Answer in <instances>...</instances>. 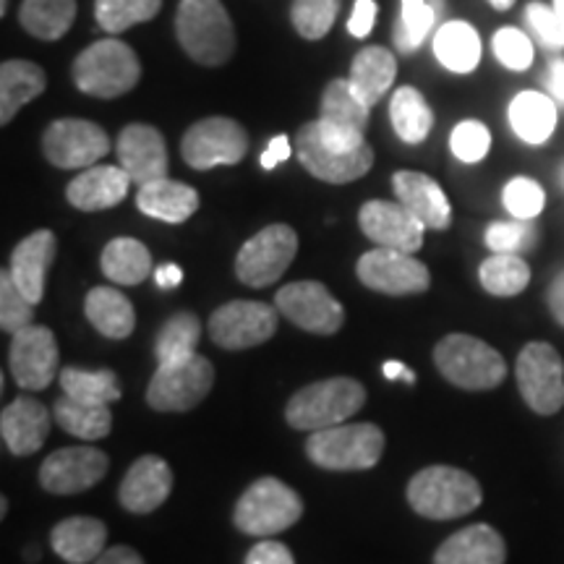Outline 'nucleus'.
I'll return each mask as SVG.
<instances>
[{"instance_id": "obj_64", "label": "nucleus", "mask_w": 564, "mask_h": 564, "mask_svg": "<svg viewBox=\"0 0 564 564\" xmlns=\"http://www.w3.org/2000/svg\"><path fill=\"white\" fill-rule=\"evenodd\" d=\"M562 186H564V167H562Z\"/></svg>"}, {"instance_id": "obj_41", "label": "nucleus", "mask_w": 564, "mask_h": 564, "mask_svg": "<svg viewBox=\"0 0 564 564\" xmlns=\"http://www.w3.org/2000/svg\"><path fill=\"white\" fill-rule=\"evenodd\" d=\"M199 340V316L192 312H178L162 324L158 337H154V356H158V361H171V358L188 356V352H196Z\"/></svg>"}, {"instance_id": "obj_7", "label": "nucleus", "mask_w": 564, "mask_h": 564, "mask_svg": "<svg viewBox=\"0 0 564 564\" xmlns=\"http://www.w3.org/2000/svg\"><path fill=\"white\" fill-rule=\"evenodd\" d=\"M303 499L299 491L282 484L280 478H259L238 499L232 523L246 535L270 539L274 533L288 531L301 520Z\"/></svg>"}, {"instance_id": "obj_34", "label": "nucleus", "mask_w": 564, "mask_h": 564, "mask_svg": "<svg viewBox=\"0 0 564 564\" xmlns=\"http://www.w3.org/2000/svg\"><path fill=\"white\" fill-rule=\"evenodd\" d=\"M434 55L453 74H474L481 63V37L468 21H444L434 34Z\"/></svg>"}, {"instance_id": "obj_57", "label": "nucleus", "mask_w": 564, "mask_h": 564, "mask_svg": "<svg viewBox=\"0 0 564 564\" xmlns=\"http://www.w3.org/2000/svg\"><path fill=\"white\" fill-rule=\"evenodd\" d=\"M154 282H158V288H162V291H173V288H178L183 282V270L178 264H162L154 270Z\"/></svg>"}, {"instance_id": "obj_28", "label": "nucleus", "mask_w": 564, "mask_h": 564, "mask_svg": "<svg viewBox=\"0 0 564 564\" xmlns=\"http://www.w3.org/2000/svg\"><path fill=\"white\" fill-rule=\"evenodd\" d=\"M199 192L188 183L171 181V178H158L139 186L137 192V207L144 212L152 220H162L171 225L186 223L188 217L196 215L199 209Z\"/></svg>"}, {"instance_id": "obj_48", "label": "nucleus", "mask_w": 564, "mask_h": 564, "mask_svg": "<svg viewBox=\"0 0 564 564\" xmlns=\"http://www.w3.org/2000/svg\"><path fill=\"white\" fill-rule=\"evenodd\" d=\"M491 51L497 55V61L510 70H528L533 63V42L523 30H514V26H502L491 37Z\"/></svg>"}, {"instance_id": "obj_46", "label": "nucleus", "mask_w": 564, "mask_h": 564, "mask_svg": "<svg viewBox=\"0 0 564 564\" xmlns=\"http://www.w3.org/2000/svg\"><path fill=\"white\" fill-rule=\"evenodd\" d=\"M502 202L514 220H535L544 212L546 194L541 188V183L525 178V175H518V178H512L505 186Z\"/></svg>"}, {"instance_id": "obj_37", "label": "nucleus", "mask_w": 564, "mask_h": 564, "mask_svg": "<svg viewBox=\"0 0 564 564\" xmlns=\"http://www.w3.org/2000/svg\"><path fill=\"white\" fill-rule=\"evenodd\" d=\"M392 129L405 144H421L434 129V112L415 87L394 89L390 100Z\"/></svg>"}, {"instance_id": "obj_53", "label": "nucleus", "mask_w": 564, "mask_h": 564, "mask_svg": "<svg viewBox=\"0 0 564 564\" xmlns=\"http://www.w3.org/2000/svg\"><path fill=\"white\" fill-rule=\"evenodd\" d=\"M291 154H293L291 139H288L285 133H280V137L270 139V144H267L262 158H259V165H262L264 171H274V167H278L280 162H285Z\"/></svg>"}, {"instance_id": "obj_24", "label": "nucleus", "mask_w": 564, "mask_h": 564, "mask_svg": "<svg viewBox=\"0 0 564 564\" xmlns=\"http://www.w3.org/2000/svg\"><path fill=\"white\" fill-rule=\"evenodd\" d=\"M398 202L413 212L426 230H447L453 225V204L432 175L419 171H398L392 175Z\"/></svg>"}, {"instance_id": "obj_45", "label": "nucleus", "mask_w": 564, "mask_h": 564, "mask_svg": "<svg viewBox=\"0 0 564 564\" xmlns=\"http://www.w3.org/2000/svg\"><path fill=\"white\" fill-rule=\"evenodd\" d=\"M34 319V303L21 293V288L13 282L11 272H0V329L6 335H17L24 327H30Z\"/></svg>"}, {"instance_id": "obj_42", "label": "nucleus", "mask_w": 564, "mask_h": 564, "mask_svg": "<svg viewBox=\"0 0 564 564\" xmlns=\"http://www.w3.org/2000/svg\"><path fill=\"white\" fill-rule=\"evenodd\" d=\"M436 11L429 0H400V19L394 26V47L400 53H415L426 42L436 24Z\"/></svg>"}, {"instance_id": "obj_5", "label": "nucleus", "mask_w": 564, "mask_h": 564, "mask_svg": "<svg viewBox=\"0 0 564 564\" xmlns=\"http://www.w3.org/2000/svg\"><path fill=\"white\" fill-rule=\"evenodd\" d=\"M384 432L377 423H337L312 432L306 440V455L324 470H371L384 455Z\"/></svg>"}, {"instance_id": "obj_8", "label": "nucleus", "mask_w": 564, "mask_h": 564, "mask_svg": "<svg viewBox=\"0 0 564 564\" xmlns=\"http://www.w3.org/2000/svg\"><path fill=\"white\" fill-rule=\"evenodd\" d=\"M215 384V366L199 350L160 361L150 387L147 405L160 413H186L202 403Z\"/></svg>"}, {"instance_id": "obj_44", "label": "nucleus", "mask_w": 564, "mask_h": 564, "mask_svg": "<svg viewBox=\"0 0 564 564\" xmlns=\"http://www.w3.org/2000/svg\"><path fill=\"white\" fill-rule=\"evenodd\" d=\"M340 0H293L291 21L303 40H322L335 26Z\"/></svg>"}, {"instance_id": "obj_2", "label": "nucleus", "mask_w": 564, "mask_h": 564, "mask_svg": "<svg viewBox=\"0 0 564 564\" xmlns=\"http://www.w3.org/2000/svg\"><path fill=\"white\" fill-rule=\"evenodd\" d=\"M175 37L199 66H223L236 53V30L220 0H181Z\"/></svg>"}, {"instance_id": "obj_20", "label": "nucleus", "mask_w": 564, "mask_h": 564, "mask_svg": "<svg viewBox=\"0 0 564 564\" xmlns=\"http://www.w3.org/2000/svg\"><path fill=\"white\" fill-rule=\"evenodd\" d=\"M358 228L369 241L384 249L415 253L423 246V225L413 212H408L400 202L371 199L358 212Z\"/></svg>"}, {"instance_id": "obj_60", "label": "nucleus", "mask_w": 564, "mask_h": 564, "mask_svg": "<svg viewBox=\"0 0 564 564\" xmlns=\"http://www.w3.org/2000/svg\"><path fill=\"white\" fill-rule=\"evenodd\" d=\"M24 560H26V562H37V560H40V552H37V546H30V549H26Z\"/></svg>"}, {"instance_id": "obj_9", "label": "nucleus", "mask_w": 564, "mask_h": 564, "mask_svg": "<svg viewBox=\"0 0 564 564\" xmlns=\"http://www.w3.org/2000/svg\"><path fill=\"white\" fill-rule=\"evenodd\" d=\"M295 154H299V162L314 178L335 183V186L364 178L373 165V150L369 141L358 147V150H337V147L322 137L319 121H308L301 126L299 133H295Z\"/></svg>"}, {"instance_id": "obj_33", "label": "nucleus", "mask_w": 564, "mask_h": 564, "mask_svg": "<svg viewBox=\"0 0 564 564\" xmlns=\"http://www.w3.org/2000/svg\"><path fill=\"white\" fill-rule=\"evenodd\" d=\"M556 121H560L556 102L549 95H541V91H520L510 102V126L525 144L535 147L552 139Z\"/></svg>"}, {"instance_id": "obj_12", "label": "nucleus", "mask_w": 564, "mask_h": 564, "mask_svg": "<svg viewBox=\"0 0 564 564\" xmlns=\"http://www.w3.org/2000/svg\"><path fill=\"white\" fill-rule=\"evenodd\" d=\"M249 152V133L232 118H204L183 133L181 154L194 171H212L220 165H238Z\"/></svg>"}, {"instance_id": "obj_13", "label": "nucleus", "mask_w": 564, "mask_h": 564, "mask_svg": "<svg viewBox=\"0 0 564 564\" xmlns=\"http://www.w3.org/2000/svg\"><path fill=\"white\" fill-rule=\"evenodd\" d=\"M278 306L262 301H230L209 316V337L217 348L249 350L278 333Z\"/></svg>"}, {"instance_id": "obj_63", "label": "nucleus", "mask_w": 564, "mask_h": 564, "mask_svg": "<svg viewBox=\"0 0 564 564\" xmlns=\"http://www.w3.org/2000/svg\"><path fill=\"white\" fill-rule=\"evenodd\" d=\"M6 11H9V0H0V17H6Z\"/></svg>"}, {"instance_id": "obj_59", "label": "nucleus", "mask_w": 564, "mask_h": 564, "mask_svg": "<svg viewBox=\"0 0 564 564\" xmlns=\"http://www.w3.org/2000/svg\"><path fill=\"white\" fill-rule=\"evenodd\" d=\"M489 3H491V9H497V11H510L514 6V0H489Z\"/></svg>"}, {"instance_id": "obj_22", "label": "nucleus", "mask_w": 564, "mask_h": 564, "mask_svg": "<svg viewBox=\"0 0 564 564\" xmlns=\"http://www.w3.org/2000/svg\"><path fill=\"white\" fill-rule=\"evenodd\" d=\"M173 491V470L162 457L144 455L126 470L118 499L123 510L133 514H150L165 505Z\"/></svg>"}, {"instance_id": "obj_43", "label": "nucleus", "mask_w": 564, "mask_h": 564, "mask_svg": "<svg viewBox=\"0 0 564 564\" xmlns=\"http://www.w3.org/2000/svg\"><path fill=\"white\" fill-rule=\"evenodd\" d=\"M160 9L162 0H95V19L108 34H121L154 19Z\"/></svg>"}, {"instance_id": "obj_23", "label": "nucleus", "mask_w": 564, "mask_h": 564, "mask_svg": "<svg viewBox=\"0 0 564 564\" xmlns=\"http://www.w3.org/2000/svg\"><path fill=\"white\" fill-rule=\"evenodd\" d=\"M53 413L40 400L21 394L11 405L3 408L0 434H3V442L11 455L30 457L42 449L53 429Z\"/></svg>"}, {"instance_id": "obj_49", "label": "nucleus", "mask_w": 564, "mask_h": 564, "mask_svg": "<svg viewBox=\"0 0 564 564\" xmlns=\"http://www.w3.org/2000/svg\"><path fill=\"white\" fill-rule=\"evenodd\" d=\"M486 246L491 253H523L535 243V230L531 220H507V223H491L486 228Z\"/></svg>"}, {"instance_id": "obj_4", "label": "nucleus", "mask_w": 564, "mask_h": 564, "mask_svg": "<svg viewBox=\"0 0 564 564\" xmlns=\"http://www.w3.org/2000/svg\"><path fill=\"white\" fill-rule=\"evenodd\" d=\"M366 403V387L358 379L333 377L306 384L288 400L285 421L299 432H319V429L345 423Z\"/></svg>"}, {"instance_id": "obj_58", "label": "nucleus", "mask_w": 564, "mask_h": 564, "mask_svg": "<svg viewBox=\"0 0 564 564\" xmlns=\"http://www.w3.org/2000/svg\"><path fill=\"white\" fill-rule=\"evenodd\" d=\"M382 373L387 379H390V382H398V379H400V382H408V384L415 382V373L400 361H384Z\"/></svg>"}, {"instance_id": "obj_47", "label": "nucleus", "mask_w": 564, "mask_h": 564, "mask_svg": "<svg viewBox=\"0 0 564 564\" xmlns=\"http://www.w3.org/2000/svg\"><path fill=\"white\" fill-rule=\"evenodd\" d=\"M525 21L528 30L533 32L535 42L549 53H560L564 47V24L554 6L541 3V0H531L525 6Z\"/></svg>"}, {"instance_id": "obj_14", "label": "nucleus", "mask_w": 564, "mask_h": 564, "mask_svg": "<svg viewBox=\"0 0 564 564\" xmlns=\"http://www.w3.org/2000/svg\"><path fill=\"white\" fill-rule=\"evenodd\" d=\"M358 280L373 293L384 295H419L432 288V272L429 267L419 262L413 253L384 249L366 251L356 264Z\"/></svg>"}, {"instance_id": "obj_1", "label": "nucleus", "mask_w": 564, "mask_h": 564, "mask_svg": "<svg viewBox=\"0 0 564 564\" xmlns=\"http://www.w3.org/2000/svg\"><path fill=\"white\" fill-rule=\"evenodd\" d=\"M405 494L408 505L429 520L465 518L478 510L484 499L481 484L468 470L453 468V465H429L419 470Z\"/></svg>"}, {"instance_id": "obj_16", "label": "nucleus", "mask_w": 564, "mask_h": 564, "mask_svg": "<svg viewBox=\"0 0 564 564\" xmlns=\"http://www.w3.org/2000/svg\"><path fill=\"white\" fill-rule=\"evenodd\" d=\"M274 306L295 327L312 335H335L345 324V308L322 282L303 280L280 288Z\"/></svg>"}, {"instance_id": "obj_3", "label": "nucleus", "mask_w": 564, "mask_h": 564, "mask_svg": "<svg viewBox=\"0 0 564 564\" xmlns=\"http://www.w3.org/2000/svg\"><path fill=\"white\" fill-rule=\"evenodd\" d=\"M70 79L84 95L116 100L129 95L141 79L139 55L116 37L91 42L87 51L76 55L70 66Z\"/></svg>"}, {"instance_id": "obj_17", "label": "nucleus", "mask_w": 564, "mask_h": 564, "mask_svg": "<svg viewBox=\"0 0 564 564\" xmlns=\"http://www.w3.org/2000/svg\"><path fill=\"white\" fill-rule=\"evenodd\" d=\"M371 108L356 95L348 79H335L322 91L319 131L337 150H358L366 144Z\"/></svg>"}, {"instance_id": "obj_19", "label": "nucleus", "mask_w": 564, "mask_h": 564, "mask_svg": "<svg viewBox=\"0 0 564 564\" xmlns=\"http://www.w3.org/2000/svg\"><path fill=\"white\" fill-rule=\"evenodd\" d=\"M110 457L97 447H63L40 465V486L51 494H82L108 476Z\"/></svg>"}, {"instance_id": "obj_30", "label": "nucleus", "mask_w": 564, "mask_h": 564, "mask_svg": "<svg viewBox=\"0 0 564 564\" xmlns=\"http://www.w3.org/2000/svg\"><path fill=\"white\" fill-rule=\"evenodd\" d=\"M47 87V76L32 61H6L0 66V123L9 126L26 102L37 100Z\"/></svg>"}, {"instance_id": "obj_21", "label": "nucleus", "mask_w": 564, "mask_h": 564, "mask_svg": "<svg viewBox=\"0 0 564 564\" xmlns=\"http://www.w3.org/2000/svg\"><path fill=\"white\" fill-rule=\"evenodd\" d=\"M118 162L137 186L144 183L167 178V147L162 133L154 126L131 123L126 126L116 144Z\"/></svg>"}, {"instance_id": "obj_50", "label": "nucleus", "mask_w": 564, "mask_h": 564, "mask_svg": "<svg viewBox=\"0 0 564 564\" xmlns=\"http://www.w3.org/2000/svg\"><path fill=\"white\" fill-rule=\"evenodd\" d=\"M449 150L460 162H481L491 150V133L481 121H463L449 137Z\"/></svg>"}, {"instance_id": "obj_35", "label": "nucleus", "mask_w": 564, "mask_h": 564, "mask_svg": "<svg viewBox=\"0 0 564 564\" xmlns=\"http://www.w3.org/2000/svg\"><path fill=\"white\" fill-rule=\"evenodd\" d=\"M100 267L116 285H141L152 274V253L137 238H112L102 249Z\"/></svg>"}, {"instance_id": "obj_36", "label": "nucleus", "mask_w": 564, "mask_h": 564, "mask_svg": "<svg viewBox=\"0 0 564 564\" xmlns=\"http://www.w3.org/2000/svg\"><path fill=\"white\" fill-rule=\"evenodd\" d=\"M53 419L63 432L84 442L105 440V436L112 432L110 405L82 403V400L68 398V394H63L61 400H55Z\"/></svg>"}, {"instance_id": "obj_55", "label": "nucleus", "mask_w": 564, "mask_h": 564, "mask_svg": "<svg viewBox=\"0 0 564 564\" xmlns=\"http://www.w3.org/2000/svg\"><path fill=\"white\" fill-rule=\"evenodd\" d=\"M91 564H144V560H141V554H137V549L112 546V549H105V552Z\"/></svg>"}, {"instance_id": "obj_39", "label": "nucleus", "mask_w": 564, "mask_h": 564, "mask_svg": "<svg viewBox=\"0 0 564 564\" xmlns=\"http://www.w3.org/2000/svg\"><path fill=\"white\" fill-rule=\"evenodd\" d=\"M478 280L486 293L497 295V299H512V295L523 293L531 282V267L520 253H491L478 267Z\"/></svg>"}, {"instance_id": "obj_6", "label": "nucleus", "mask_w": 564, "mask_h": 564, "mask_svg": "<svg viewBox=\"0 0 564 564\" xmlns=\"http://www.w3.org/2000/svg\"><path fill=\"white\" fill-rule=\"evenodd\" d=\"M436 369L449 384L468 392L494 390L507 379V361L489 343L474 335H447L434 348Z\"/></svg>"}, {"instance_id": "obj_11", "label": "nucleus", "mask_w": 564, "mask_h": 564, "mask_svg": "<svg viewBox=\"0 0 564 564\" xmlns=\"http://www.w3.org/2000/svg\"><path fill=\"white\" fill-rule=\"evenodd\" d=\"M518 390L539 415H554L564 405V361L549 343H528L514 364Z\"/></svg>"}, {"instance_id": "obj_10", "label": "nucleus", "mask_w": 564, "mask_h": 564, "mask_svg": "<svg viewBox=\"0 0 564 564\" xmlns=\"http://www.w3.org/2000/svg\"><path fill=\"white\" fill-rule=\"evenodd\" d=\"M299 253V232L291 225H267L241 246L236 257V274L243 285L267 288L278 282Z\"/></svg>"}, {"instance_id": "obj_29", "label": "nucleus", "mask_w": 564, "mask_h": 564, "mask_svg": "<svg viewBox=\"0 0 564 564\" xmlns=\"http://www.w3.org/2000/svg\"><path fill=\"white\" fill-rule=\"evenodd\" d=\"M105 544H108V525L87 514L61 520L51 533L53 552L68 564H91L105 552Z\"/></svg>"}, {"instance_id": "obj_18", "label": "nucleus", "mask_w": 564, "mask_h": 564, "mask_svg": "<svg viewBox=\"0 0 564 564\" xmlns=\"http://www.w3.org/2000/svg\"><path fill=\"white\" fill-rule=\"evenodd\" d=\"M9 369L13 382L21 390H45L58 373V340L42 324H30L21 333L11 335Z\"/></svg>"}, {"instance_id": "obj_31", "label": "nucleus", "mask_w": 564, "mask_h": 564, "mask_svg": "<svg viewBox=\"0 0 564 564\" xmlns=\"http://www.w3.org/2000/svg\"><path fill=\"white\" fill-rule=\"evenodd\" d=\"M394 76H398V61H394V55L387 47L369 45L352 58L348 82L352 91L369 108H373L392 89Z\"/></svg>"}, {"instance_id": "obj_15", "label": "nucleus", "mask_w": 564, "mask_h": 564, "mask_svg": "<svg viewBox=\"0 0 564 564\" xmlns=\"http://www.w3.org/2000/svg\"><path fill=\"white\" fill-rule=\"evenodd\" d=\"M42 150L47 162L61 171L91 167L110 152V137L102 126L84 121V118H61L47 126Z\"/></svg>"}, {"instance_id": "obj_26", "label": "nucleus", "mask_w": 564, "mask_h": 564, "mask_svg": "<svg viewBox=\"0 0 564 564\" xmlns=\"http://www.w3.org/2000/svg\"><path fill=\"white\" fill-rule=\"evenodd\" d=\"M55 251H58L55 232L34 230L32 236L19 241L17 249L11 253V278L34 306H37L42 295H45L47 270H51L55 262Z\"/></svg>"}, {"instance_id": "obj_27", "label": "nucleus", "mask_w": 564, "mask_h": 564, "mask_svg": "<svg viewBox=\"0 0 564 564\" xmlns=\"http://www.w3.org/2000/svg\"><path fill=\"white\" fill-rule=\"evenodd\" d=\"M505 539L486 523L468 525L453 533L434 554V564H505Z\"/></svg>"}, {"instance_id": "obj_51", "label": "nucleus", "mask_w": 564, "mask_h": 564, "mask_svg": "<svg viewBox=\"0 0 564 564\" xmlns=\"http://www.w3.org/2000/svg\"><path fill=\"white\" fill-rule=\"evenodd\" d=\"M243 564H295V560H293L291 549H288L285 544H280V541L262 539L257 546L249 549Z\"/></svg>"}, {"instance_id": "obj_25", "label": "nucleus", "mask_w": 564, "mask_h": 564, "mask_svg": "<svg viewBox=\"0 0 564 564\" xmlns=\"http://www.w3.org/2000/svg\"><path fill=\"white\" fill-rule=\"evenodd\" d=\"M131 175L121 165H91L68 183L66 199L79 212H102L129 196Z\"/></svg>"}, {"instance_id": "obj_56", "label": "nucleus", "mask_w": 564, "mask_h": 564, "mask_svg": "<svg viewBox=\"0 0 564 564\" xmlns=\"http://www.w3.org/2000/svg\"><path fill=\"white\" fill-rule=\"evenodd\" d=\"M546 301H549V312H552L554 319L564 327V270L556 274L552 285H549Z\"/></svg>"}, {"instance_id": "obj_62", "label": "nucleus", "mask_w": 564, "mask_h": 564, "mask_svg": "<svg viewBox=\"0 0 564 564\" xmlns=\"http://www.w3.org/2000/svg\"><path fill=\"white\" fill-rule=\"evenodd\" d=\"M6 512H9V499H0V518H6Z\"/></svg>"}, {"instance_id": "obj_40", "label": "nucleus", "mask_w": 564, "mask_h": 564, "mask_svg": "<svg viewBox=\"0 0 564 564\" xmlns=\"http://www.w3.org/2000/svg\"><path fill=\"white\" fill-rule=\"evenodd\" d=\"M58 382L63 387V394L68 398L82 400V403L91 405H110L121 400V382H118L116 371L100 369V371H84V369H68L61 371Z\"/></svg>"}, {"instance_id": "obj_54", "label": "nucleus", "mask_w": 564, "mask_h": 564, "mask_svg": "<svg viewBox=\"0 0 564 564\" xmlns=\"http://www.w3.org/2000/svg\"><path fill=\"white\" fill-rule=\"evenodd\" d=\"M544 87L546 95L564 108V58H554L549 63L544 74Z\"/></svg>"}, {"instance_id": "obj_52", "label": "nucleus", "mask_w": 564, "mask_h": 564, "mask_svg": "<svg viewBox=\"0 0 564 564\" xmlns=\"http://www.w3.org/2000/svg\"><path fill=\"white\" fill-rule=\"evenodd\" d=\"M377 3L373 0H356V6H352L350 11V19H348V32L352 37L358 40H366L373 30V24H377Z\"/></svg>"}, {"instance_id": "obj_38", "label": "nucleus", "mask_w": 564, "mask_h": 564, "mask_svg": "<svg viewBox=\"0 0 564 564\" xmlns=\"http://www.w3.org/2000/svg\"><path fill=\"white\" fill-rule=\"evenodd\" d=\"M76 19V0H24L19 21L32 37L55 42L70 30Z\"/></svg>"}, {"instance_id": "obj_32", "label": "nucleus", "mask_w": 564, "mask_h": 564, "mask_svg": "<svg viewBox=\"0 0 564 564\" xmlns=\"http://www.w3.org/2000/svg\"><path fill=\"white\" fill-rule=\"evenodd\" d=\"M84 312H87L91 327L110 340H126L137 327V312H133L131 301L116 288H91Z\"/></svg>"}, {"instance_id": "obj_61", "label": "nucleus", "mask_w": 564, "mask_h": 564, "mask_svg": "<svg viewBox=\"0 0 564 564\" xmlns=\"http://www.w3.org/2000/svg\"><path fill=\"white\" fill-rule=\"evenodd\" d=\"M554 11L556 13H560V19H562V24H564V0H554Z\"/></svg>"}]
</instances>
